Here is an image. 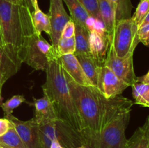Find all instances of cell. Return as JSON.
<instances>
[{
	"mask_svg": "<svg viewBox=\"0 0 149 148\" xmlns=\"http://www.w3.org/2000/svg\"><path fill=\"white\" fill-rule=\"evenodd\" d=\"M138 27L132 17L116 20L113 30L109 35V44L119 57L133 55L139 42Z\"/></svg>",
	"mask_w": 149,
	"mask_h": 148,
	"instance_id": "obj_6",
	"label": "cell"
},
{
	"mask_svg": "<svg viewBox=\"0 0 149 148\" xmlns=\"http://www.w3.org/2000/svg\"><path fill=\"white\" fill-rule=\"evenodd\" d=\"M104 65L130 86L138 81V77L136 76L134 71L133 55L119 57L116 55L113 48L109 44Z\"/></svg>",
	"mask_w": 149,
	"mask_h": 148,
	"instance_id": "obj_8",
	"label": "cell"
},
{
	"mask_svg": "<svg viewBox=\"0 0 149 148\" xmlns=\"http://www.w3.org/2000/svg\"><path fill=\"white\" fill-rule=\"evenodd\" d=\"M75 30L76 26L74 22L72 20H70L68 23L64 26V28L63 30L62 33H61V38H65V39H68V38L74 37L75 36Z\"/></svg>",
	"mask_w": 149,
	"mask_h": 148,
	"instance_id": "obj_30",
	"label": "cell"
},
{
	"mask_svg": "<svg viewBox=\"0 0 149 148\" xmlns=\"http://www.w3.org/2000/svg\"><path fill=\"white\" fill-rule=\"evenodd\" d=\"M11 124L12 123L7 118H0V136L7 133Z\"/></svg>",
	"mask_w": 149,
	"mask_h": 148,
	"instance_id": "obj_31",
	"label": "cell"
},
{
	"mask_svg": "<svg viewBox=\"0 0 149 148\" xmlns=\"http://www.w3.org/2000/svg\"><path fill=\"white\" fill-rule=\"evenodd\" d=\"M148 107H149V104H148Z\"/></svg>",
	"mask_w": 149,
	"mask_h": 148,
	"instance_id": "obj_41",
	"label": "cell"
},
{
	"mask_svg": "<svg viewBox=\"0 0 149 148\" xmlns=\"http://www.w3.org/2000/svg\"><path fill=\"white\" fill-rule=\"evenodd\" d=\"M98 7L101 20L104 23L108 34L110 35L116 22L114 9L109 0H98Z\"/></svg>",
	"mask_w": 149,
	"mask_h": 148,
	"instance_id": "obj_18",
	"label": "cell"
},
{
	"mask_svg": "<svg viewBox=\"0 0 149 148\" xmlns=\"http://www.w3.org/2000/svg\"><path fill=\"white\" fill-rule=\"evenodd\" d=\"M59 60L64 71L67 73L75 82L85 86H93L84 73L74 54L62 55L59 57Z\"/></svg>",
	"mask_w": 149,
	"mask_h": 148,
	"instance_id": "obj_13",
	"label": "cell"
},
{
	"mask_svg": "<svg viewBox=\"0 0 149 148\" xmlns=\"http://www.w3.org/2000/svg\"><path fill=\"white\" fill-rule=\"evenodd\" d=\"M80 65L82 68L84 73L92 82L93 85L96 87L97 82V77L100 68L97 61L93 57L90 53H81L75 55Z\"/></svg>",
	"mask_w": 149,
	"mask_h": 148,
	"instance_id": "obj_16",
	"label": "cell"
},
{
	"mask_svg": "<svg viewBox=\"0 0 149 148\" xmlns=\"http://www.w3.org/2000/svg\"><path fill=\"white\" fill-rule=\"evenodd\" d=\"M149 116L145 123L137 129L132 136L127 139L126 148H148Z\"/></svg>",
	"mask_w": 149,
	"mask_h": 148,
	"instance_id": "obj_17",
	"label": "cell"
},
{
	"mask_svg": "<svg viewBox=\"0 0 149 148\" xmlns=\"http://www.w3.org/2000/svg\"><path fill=\"white\" fill-rule=\"evenodd\" d=\"M149 12V0H140L139 4H138L136 10L132 16V19L135 22V24L138 27L141 26L143 20L145 18L146 15Z\"/></svg>",
	"mask_w": 149,
	"mask_h": 148,
	"instance_id": "obj_27",
	"label": "cell"
},
{
	"mask_svg": "<svg viewBox=\"0 0 149 148\" xmlns=\"http://www.w3.org/2000/svg\"><path fill=\"white\" fill-rule=\"evenodd\" d=\"M116 13V20L130 18L132 4L131 0H109Z\"/></svg>",
	"mask_w": 149,
	"mask_h": 148,
	"instance_id": "obj_24",
	"label": "cell"
},
{
	"mask_svg": "<svg viewBox=\"0 0 149 148\" xmlns=\"http://www.w3.org/2000/svg\"><path fill=\"white\" fill-rule=\"evenodd\" d=\"M148 148H149V144H148Z\"/></svg>",
	"mask_w": 149,
	"mask_h": 148,
	"instance_id": "obj_42",
	"label": "cell"
},
{
	"mask_svg": "<svg viewBox=\"0 0 149 148\" xmlns=\"http://www.w3.org/2000/svg\"><path fill=\"white\" fill-rule=\"evenodd\" d=\"M31 2L32 7H33V10L37 7H39V4H38V0H31Z\"/></svg>",
	"mask_w": 149,
	"mask_h": 148,
	"instance_id": "obj_39",
	"label": "cell"
},
{
	"mask_svg": "<svg viewBox=\"0 0 149 148\" xmlns=\"http://www.w3.org/2000/svg\"><path fill=\"white\" fill-rule=\"evenodd\" d=\"M64 73L81 118L82 130L100 131L122 113L132 110L134 103L130 99L121 95L107 99L95 86L80 85L65 71Z\"/></svg>",
	"mask_w": 149,
	"mask_h": 148,
	"instance_id": "obj_1",
	"label": "cell"
},
{
	"mask_svg": "<svg viewBox=\"0 0 149 148\" xmlns=\"http://www.w3.org/2000/svg\"><path fill=\"white\" fill-rule=\"evenodd\" d=\"M7 80H8V78H7L4 74L0 73V105H1V103L3 102V98H2V96H1L2 87H3V85L4 84V83H5Z\"/></svg>",
	"mask_w": 149,
	"mask_h": 148,
	"instance_id": "obj_32",
	"label": "cell"
},
{
	"mask_svg": "<svg viewBox=\"0 0 149 148\" xmlns=\"http://www.w3.org/2000/svg\"><path fill=\"white\" fill-rule=\"evenodd\" d=\"M39 133L41 148H49L53 140L65 148H77L83 145L80 131L60 119L39 123Z\"/></svg>",
	"mask_w": 149,
	"mask_h": 148,
	"instance_id": "obj_5",
	"label": "cell"
},
{
	"mask_svg": "<svg viewBox=\"0 0 149 148\" xmlns=\"http://www.w3.org/2000/svg\"><path fill=\"white\" fill-rule=\"evenodd\" d=\"M0 147L1 148H26L13 123L7 133L0 136Z\"/></svg>",
	"mask_w": 149,
	"mask_h": 148,
	"instance_id": "obj_22",
	"label": "cell"
},
{
	"mask_svg": "<svg viewBox=\"0 0 149 148\" xmlns=\"http://www.w3.org/2000/svg\"><path fill=\"white\" fill-rule=\"evenodd\" d=\"M47 15L51 26V34L49 37L52 46L58 51L57 46L64 26L71 18L64 8L63 0H50L49 11Z\"/></svg>",
	"mask_w": 149,
	"mask_h": 148,
	"instance_id": "obj_10",
	"label": "cell"
},
{
	"mask_svg": "<svg viewBox=\"0 0 149 148\" xmlns=\"http://www.w3.org/2000/svg\"><path fill=\"white\" fill-rule=\"evenodd\" d=\"M32 19L37 34L42 35V32H45L47 34L50 36L51 26L49 16L47 14L44 13L39 7L34 9L32 12Z\"/></svg>",
	"mask_w": 149,
	"mask_h": 148,
	"instance_id": "obj_21",
	"label": "cell"
},
{
	"mask_svg": "<svg viewBox=\"0 0 149 148\" xmlns=\"http://www.w3.org/2000/svg\"><path fill=\"white\" fill-rule=\"evenodd\" d=\"M0 26L4 44L13 48L24 62L31 39L36 33L31 10L26 5L0 0Z\"/></svg>",
	"mask_w": 149,
	"mask_h": 148,
	"instance_id": "obj_2",
	"label": "cell"
},
{
	"mask_svg": "<svg viewBox=\"0 0 149 148\" xmlns=\"http://www.w3.org/2000/svg\"><path fill=\"white\" fill-rule=\"evenodd\" d=\"M49 148H65L64 147H63L61 144L59 143V142H58L57 140H53L51 142V145Z\"/></svg>",
	"mask_w": 149,
	"mask_h": 148,
	"instance_id": "obj_34",
	"label": "cell"
},
{
	"mask_svg": "<svg viewBox=\"0 0 149 148\" xmlns=\"http://www.w3.org/2000/svg\"><path fill=\"white\" fill-rule=\"evenodd\" d=\"M0 148H1V147H0Z\"/></svg>",
	"mask_w": 149,
	"mask_h": 148,
	"instance_id": "obj_43",
	"label": "cell"
},
{
	"mask_svg": "<svg viewBox=\"0 0 149 148\" xmlns=\"http://www.w3.org/2000/svg\"><path fill=\"white\" fill-rule=\"evenodd\" d=\"M148 23H149V12H148V14L146 15V16L145 17V18L143 19V20L142 23H141V25L140 27H141V26H145V25H146V24H148Z\"/></svg>",
	"mask_w": 149,
	"mask_h": 148,
	"instance_id": "obj_36",
	"label": "cell"
},
{
	"mask_svg": "<svg viewBox=\"0 0 149 148\" xmlns=\"http://www.w3.org/2000/svg\"><path fill=\"white\" fill-rule=\"evenodd\" d=\"M24 102L27 103V102L23 95H15L7 100L6 102L1 103L0 107H1L3 112H4V118H7L8 117H10L11 115H13L14 109L17 108V107H19L20 104Z\"/></svg>",
	"mask_w": 149,
	"mask_h": 148,
	"instance_id": "obj_25",
	"label": "cell"
},
{
	"mask_svg": "<svg viewBox=\"0 0 149 148\" xmlns=\"http://www.w3.org/2000/svg\"><path fill=\"white\" fill-rule=\"evenodd\" d=\"M23 62L19 54L13 48L7 45L0 48V73L8 79L17 73Z\"/></svg>",
	"mask_w": 149,
	"mask_h": 148,
	"instance_id": "obj_12",
	"label": "cell"
},
{
	"mask_svg": "<svg viewBox=\"0 0 149 148\" xmlns=\"http://www.w3.org/2000/svg\"><path fill=\"white\" fill-rule=\"evenodd\" d=\"M130 86L118 78L109 68H100L96 88L107 99L114 98L121 95Z\"/></svg>",
	"mask_w": 149,
	"mask_h": 148,
	"instance_id": "obj_9",
	"label": "cell"
},
{
	"mask_svg": "<svg viewBox=\"0 0 149 148\" xmlns=\"http://www.w3.org/2000/svg\"><path fill=\"white\" fill-rule=\"evenodd\" d=\"M6 45L4 44V41H3L2 34H1V26H0V48H4L5 47Z\"/></svg>",
	"mask_w": 149,
	"mask_h": 148,
	"instance_id": "obj_37",
	"label": "cell"
},
{
	"mask_svg": "<svg viewBox=\"0 0 149 148\" xmlns=\"http://www.w3.org/2000/svg\"><path fill=\"white\" fill-rule=\"evenodd\" d=\"M4 1H8V2L12 3V4H18V5H26L25 0H4Z\"/></svg>",
	"mask_w": 149,
	"mask_h": 148,
	"instance_id": "obj_33",
	"label": "cell"
},
{
	"mask_svg": "<svg viewBox=\"0 0 149 148\" xmlns=\"http://www.w3.org/2000/svg\"><path fill=\"white\" fill-rule=\"evenodd\" d=\"M75 43L76 49L74 55L81 53H89L90 46H89V38L90 31L84 26L81 25L75 24Z\"/></svg>",
	"mask_w": 149,
	"mask_h": 148,
	"instance_id": "obj_20",
	"label": "cell"
},
{
	"mask_svg": "<svg viewBox=\"0 0 149 148\" xmlns=\"http://www.w3.org/2000/svg\"><path fill=\"white\" fill-rule=\"evenodd\" d=\"M68 7L71 14V18L75 24L86 27V21L90 17L87 10L79 0H63Z\"/></svg>",
	"mask_w": 149,
	"mask_h": 148,
	"instance_id": "obj_19",
	"label": "cell"
},
{
	"mask_svg": "<svg viewBox=\"0 0 149 148\" xmlns=\"http://www.w3.org/2000/svg\"><path fill=\"white\" fill-rule=\"evenodd\" d=\"M25 2H26V5L27 6L28 8L31 10V12H33V8L32 7V4L31 2V0H25Z\"/></svg>",
	"mask_w": 149,
	"mask_h": 148,
	"instance_id": "obj_38",
	"label": "cell"
},
{
	"mask_svg": "<svg viewBox=\"0 0 149 148\" xmlns=\"http://www.w3.org/2000/svg\"><path fill=\"white\" fill-rule=\"evenodd\" d=\"M59 57V53L52 45L48 43L42 35L36 33L31 39L23 62L36 71H45L49 62Z\"/></svg>",
	"mask_w": 149,
	"mask_h": 148,
	"instance_id": "obj_7",
	"label": "cell"
},
{
	"mask_svg": "<svg viewBox=\"0 0 149 148\" xmlns=\"http://www.w3.org/2000/svg\"><path fill=\"white\" fill-rule=\"evenodd\" d=\"M138 79H139V81H141V82L149 84V71L144 75V76L141 77V78H138Z\"/></svg>",
	"mask_w": 149,
	"mask_h": 148,
	"instance_id": "obj_35",
	"label": "cell"
},
{
	"mask_svg": "<svg viewBox=\"0 0 149 148\" xmlns=\"http://www.w3.org/2000/svg\"><path fill=\"white\" fill-rule=\"evenodd\" d=\"M90 53L100 66H104L105 59L109 46V36H102L95 30L90 31Z\"/></svg>",
	"mask_w": 149,
	"mask_h": 148,
	"instance_id": "obj_14",
	"label": "cell"
},
{
	"mask_svg": "<svg viewBox=\"0 0 149 148\" xmlns=\"http://www.w3.org/2000/svg\"><path fill=\"white\" fill-rule=\"evenodd\" d=\"M132 96L135 104L148 107L149 104V84L138 81L132 86Z\"/></svg>",
	"mask_w": 149,
	"mask_h": 148,
	"instance_id": "obj_23",
	"label": "cell"
},
{
	"mask_svg": "<svg viewBox=\"0 0 149 148\" xmlns=\"http://www.w3.org/2000/svg\"><path fill=\"white\" fill-rule=\"evenodd\" d=\"M57 49L59 53L60 57L62 55L74 54L76 49L75 38L71 37L68 39L61 38L58 41Z\"/></svg>",
	"mask_w": 149,
	"mask_h": 148,
	"instance_id": "obj_26",
	"label": "cell"
},
{
	"mask_svg": "<svg viewBox=\"0 0 149 148\" xmlns=\"http://www.w3.org/2000/svg\"><path fill=\"white\" fill-rule=\"evenodd\" d=\"M139 42L143 44L145 46H149V23L143 26L138 28V30Z\"/></svg>",
	"mask_w": 149,
	"mask_h": 148,
	"instance_id": "obj_29",
	"label": "cell"
},
{
	"mask_svg": "<svg viewBox=\"0 0 149 148\" xmlns=\"http://www.w3.org/2000/svg\"><path fill=\"white\" fill-rule=\"evenodd\" d=\"M35 107V118L38 123H45L58 119L52 103L49 97L44 94L43 97L36 99L33 97Z\"/></svg>",
	"mask_w": 149,
	"mask_h": 148,
	"instance_id": "obj_15",
	"label": "cell"
},
{
	"mask_svg": "<svg viewBox=\"0 0 149 148\" xmlns=\"http://www.w3.org/2000/svg\"><path fill=\"white\" fill-rule=\"evenodd\" d=\"M131 111L126 112L98 132L83 129L82 145L86 148H126L125 130L129 123Z\"/></svg>",
	"mask_w": 149,
	"mask_h": 148,
	"instance_id": "obj_4",
	"label": "cell"
},
{
	"mask_svg": "<svg viewBox=\"0 0 149 148\" xmlns=\"http://www.w3.org/2000/svg\"><path fill=\"white\" fill-rule=\"evenodd\" d=\"M45 72L46 81L42 86L43 94L50 100L57 117L77 131H81L83 129L81 118L59 59L49 62Z\"/></svg>",
	"mask_w": 149,
	"mask_h": 148,
	"instance_id": "obj_3",
	"label": "cell"
},
{
	"mask_svg": "<svg viewBox=\"0 0 149 148\" xmlns=\"http://www.w3.org/2000/svg\"><path fill=\"white\" fill-rule=\"evenodd\" d=\"M7 119L12 122L26 148H41L39 123L35 118L23 121L11 115Z\"/></svg>",
	"mask_w": 149,
	"mask_h": 148,
	"instance_id": "obj_11",
	"label": "cell"
},
{
	"mask_svg": "<svg viewBox=\"0 0 149 148\" xmlns=\"http://www.w3.org/2000/svg\"><path fill=\"white\" fill-rule=\"evenodd\" d=\"M92 17L101 20L98 7V0H79Z\"/></svg>",
	"mask_w": 149,
	"mask_h": 148,
	"instance_id": "obj_28",
	"label": "cell"
},
{
	"mask_svg": "<svg viewBox=\"0 0 149 148\" xmlns=\"http://www.w3.org/2000/svg\"><path fill=\"white\" fill-rule=\"evenodd\" d=\"M77 148H86V147H85L84 146V145H81V146L78 147H77Z\"/></svg>",
	"mask_w": 149,
	"mask_h": 148,
	"instance_id": "obj_40",
	"label": "cell"
}]
</instances>
